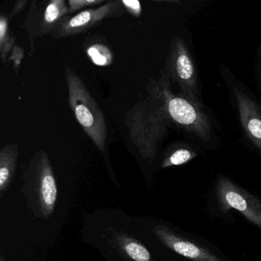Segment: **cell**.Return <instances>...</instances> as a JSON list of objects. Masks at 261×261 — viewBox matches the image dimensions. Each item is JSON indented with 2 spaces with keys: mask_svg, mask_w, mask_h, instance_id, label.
I'll list each match as a JSON object with an SVG mask.
<instances>
[{
  "mask_svg": "<svg viewBox=\"0 0 261 261\" xmlns=\"http://www.w3.org/2000/svg\"><path fill=\"white\" fill-rule=\"evenodd\" d=\"M147 91L148 94L156 100L169 121L195 134L202 141H211L212 126L210 120L201 109L202 106L182 94H174L166 70L162 71L159 80L149 82Z\"/></svg>",
  "mask_w": 261,
  "mask_h": 261,
  "instance_id": "cell-1",
  "label": "cell"
},
{
  "mask_svg": "<svg viewBox=\"0 0 261 261\" xmlns=\"http://www.w3.org/2000/svg\"><path fill=\"white\" fill-rule=\"evenodd\" d=\"M169 122L150 95L139 100L126 113L129 139L144 160L152 161L155 158L159 143L166 134Z\"/></svg>",
  "mask_w": 261,
  "mask_h": 261,
  "instance_id": "cell-2",
  "label": "cell"
},
{
  "mask_svg": "<svg viewBox=\"0 0 261 261\" xmlns=\"http://www.w3.org/2000/svg\"><path fill=\"white\" fill-rule=\"evenodd\" d=\"M151 234L166 261H231L205 240L165 223H155Z\"/></svg>",
  "mask_w": 261,
  "mask_h": 261,
  "instance_id": "cell-3",
  "label": "cell"
},
{
  "mask_svg": "<svg viewBox=\"0 0 261 261\" xmlns=\"http://www.w3.org/2000/svg\"><path fill=\"white\" fill-rule=\"evenodd\" d=\"M65 74L70 108L84 132L105 154L108 137L105 115L82 77L70 67H66Z\"/></svg>",
  "mask_w": 261,
  "mask_h": 261,
  "instance_id": "cell-4",
  "label": "cell"
},
{
  "mask_svg": "<svg viewBox=\"0 0 261 261\" xmlns=\"http://www.w3.org/2000/svg\"><path fill=\"white\" fill-rule=\"evenodd\" d=\"M165 70L169 79L181 88L183 95L201 105L195 65L188 47L181 38H175L171 42Z\"/></svg>",
  "mask_w": 261,
  "mask_h": 261,
  "instance_id": "cell-5",
  "label": "cell"
},
{
  "mask_svg": "<svg viewBox=\"0 0 261 261\" xmlns=\"http://www.w3.org/2000/svg\"><path fill=\"white\" fill-rule=\"evenodd\" d=\"M125 12L121 0L107 1L97 8L85 10L72 17H65L51 36L54 39L77 36L86 33L105 19L118 17L124 14Z\"/></svg>",
  "mask_w": 261,
  "mask_h": 261,
  "instance_id": "cell-6",
  "label": "cell"
},
{
  "mask_svg": "<svg viewBox=\"0 0 261 261\" xmlns=\"http://www.w3.org/2000/svg\"><path fill=\"white\" fill-rule=\"evenodd\" d=\"M216 195L220 207L224 212L234 209L261 229V201L254 195L225 177H220L218 180Z\"/></svg>",
  "mask_w": 261,
  "mask_h": 261,
  "instance_id": "cell-7",
  "label": "cell"
},
{
  "mask_svg": "<svg viewBox=\"0 0 261 261\" xmlns=\"http://www.w3.org/2000/svg\"><path fill=\"white\" fill-rule=\"evenodd\" d=\"M28 171L33 175L39 190V199L43 212L48 215L53 212L57 200V186L46 152L40 150L30 161Z\"/></svg>",
  "mask_w": 261,
  "mask_h": 261,
  "instance_id": "cell-8",
  "label": "cell"
},
{
  "mask_svg": "<svg viewBox=\"0 0 261 261\" xmlns=\"http://www.w3.org/2000/svg\"><path fill=\"white\" fill-rule=\"evenodd\" d=\"M240 120L247 137L261 151V110L250 97L235 88Z\"/></svg>",
  "mask_w": 261,
  "mask_h": 261,
  "instance_id": "cell-9",
  "label": "cell"
},
{
  "mask_svg": "<svg viewBox=\"0 0 261 261\" xmlns=\"http://www.w3.org/2000/svg\"><path fill=\"white\" fill-rule=\"evenodd\" d=\"M19 154L17 143L6 145L0 151V191L2 194L13 180Z\"/></svg>",
  "mask_w": 261,
  "mask_h": 261,
  "instance_id": "cell-10",
  "label": "cell"
},
{
  "mask_svg": "<svg viewBox=\"0 0 261 261\" xmlns=\"http://www.w3.org/2000/svg\"><path fill=\"white\" fill-rule=\"evenodd\" d=\"M68 3L65 0H53L45 7L40 24L39 36L51 35L55 29L67 17Z\"/></svg>",
  "mask_w": 261,
  "mask_h": 261,
  "instance_id": "cell-11",
  "label": "cell"
},
{
  "mask_svg": "<svg viewBox=\"0 0 261 261\" xmlns=\"http://www.w3.org/2000/svg\"><path fill=\"white\" fill-rule=\"evenodd\" d=\"M117 249L125 260L153 261L150 252L141 242L134 237L117 235Z\"/></svg>",
  "mask_w": 261,
  "mask_h": 261,
  "instance_id": "cell-12",
  "label": "cell"
},
{
  "mask_svg": "<svg viewBox=\"0 0 261 261\" xmlns=\"http://www.w3.org/2000/svg\"><path fill=\"white\" fill-rule=\"evenodd\" d=\"M105 42L103 38L94 37L89 38L84 44L87 56L97 66H109L113 62L112 50Z\"/></svg>",
  "mask_w": 261,
  "mask_h": 261,
  "instance_id": "cell-13",
  "label": "cell"
},
{
  "mask_svg": "<svg viewBox=\"0 0 261 261\" xmlns=\"http://www.w3.org/2000/svg\"><path fill=\"white\" fill-rule=\"evenodd\" d=\"M8 20V17L4 15L0 17V54L4 62H7L15 47V38L10 33Z\"/></svg>",
  "mask_w": 261,
  "mask_h": 261,
  "instance_id": "cell-14",
  "label": "cell"
},
{
  "mask_svg": "<svg viewBox=\"0 0 261 261\" xmlns=\"http://www.w3.org/2000/svg\"><path fill=\"white\" fill-rule=\"evenodd\" d=\"M195 156H196V153L194 151L186 148H180V149H175L170 155L165 158L162 163V168L181 166L189 163Z\"/></svg>",
  "mask_w": 261,
  "mask_h": 261,
  "instance_id": "cell-15",
  "label": "cell"
},
{
  "mask_svg": "<svg viewBox=\"0 0 261 261\" xmlns=\"http://www.w3.org/2000/svg\"><path fill=\"white\" fill-rule=\"evenodd\" d=\"M68 3V14H72L79 10L90 7H97L105 4V0H69Z\"/></svg>",
  "mask_w": 261,
  "mask_h": 261,
  "instance_id": "cell-16",
  "label": "cell"
},
{
  "mask_svg": "<svg viewBox=\"0 0 261 261\" xmlns=\"http://www.w3.org/2000/svg\"><path fill=\"white\" fill-rule=\"evenodd\" d=\"M123 7L134 17H140L142 14L141 3L138 0H121Z\"/></svg>",
  "mask_w": 261,
  "mask_h": 261,
  "instance_id": "cell-17",
  "label": "cell"
},
{
  "mask_svg": "<svg viewBox=\"0 0 261 261\" xmlns=\"http://www.w3.org/2000/svg\"><path fill=\"white\" fill-rule=\"evenodd\" d=\"M23 58L24 50L22 49L21 47L18 46V45H15L13 51H12L11 56H10V59H11L12 62H13V66H14L15 69L19 68L21 62H22Z\"/></svg>",
  "mask_w": 261,
  "mask_h": 261,
  "instance_id": "cell-18",
  "label": "cell"
},
{
  "mask_svg": "<svg viewBox=\"0 0 261 261\" xmlns=\"http://www.w3.org/2000/svg\"><path fill=\"white\" fill-rule=\"evenodd\" d=\"M27 1H25V0H20V1H18L15 4L14 8L12 10L11 13L8 16V19H10L13 16L17 15L18 13L22 12V10H24V8L25 7V5H27Z\"/></svg>",
  "mask_w": 261,
  "mask_h": 261,
  "instance_id": "cell-19",
  "label": "cell"
},
{
  "mask_svg": "<svg viewBox=\"0 0 261 261\" xmlns=\"http://www.w3.org/2000/svg\"><path fill=\"white\" fill-rule=\"evenodd\" d=\"M4 253H2V255H1V259H0V261H4Z\"/></svg>",
  "mask_w": 261,
  "mask_h": 261,
  "instance_id": "cell-20",
  "label": "cell"
}]
</instances>
